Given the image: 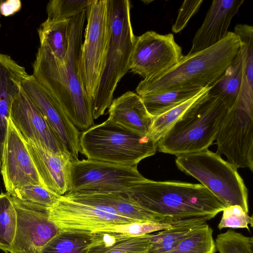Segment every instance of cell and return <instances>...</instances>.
<instances>
[{
  "instance_id": "18",
  "label": "cell",
  "mask_w": 253,
  "mask_h": 253,
  "mask_svg": "<svg viewBox=\"0 0 253 253\" xmlns=\"http://www.w3.org/2000/svg\"><path fill=\"white\" fill-rule=\"evenodd\" d=\"M244 0H214L202 25L196 32L188 54L208 48L224 39L233 17Z\"/></svg>"
},
{
  "instance_id": "3",
  "label": "cell",
  "mask_w": 253,
  "mask_h": 253,
  "mask_svg": "<svg viewBox=\"0 0 253 253\" xmlns=\"http://www.w3.org/2000/svg\"><path fill=\"white\" fill-rule=\"evenodd\" d=\"M126 194L148 210L175 220H208L227 207L201 184L146 179Z\"/></svg>"
},
{
  "instance_id": "9",
  "label": "cell",
  "mask_w": 253,
  "mask_h": 253,
  "mask_svg": "<svg viewBox=\"0 0 253 253\" xmlns=\"http://www.w3.org/2000/svg\"><path fill=\"white\" fill-rule=\"evenodd\" d=\"M146 179L137 167L89 159L74 160L71 169L70 188L65 194H126Z\"/></svg>"
},
{
  "instance_id": "14",
  "label": "cell",
  "mask_w": 253,
  "mask_h": 253,
  "mask_svg": "<svg viewBox=\"0 0 253 253\" xmlns=\"http://www.w3.org/2000/svg\"><path fill=\"white\" fill-rule=\"evenodd\" d=\"M0 173L5 190L11 195L26 185H41V181L26 142L10 118L4 143Z\"/></svg>"
},
{
  "instance_id": "12",
  "label": "cell",
  "mask_w": 253,
  "mask_h": 253,
  "mask_svg": "<svg viewBox=\"0 0 253 253\" xmlns=\"http://www.w3.org/2000/svg\"><path fill=\"white\" fill-rule=\"evenodd\" d=\"M253 112L235 106L228 110L215 137L216 153L238 168L253 170Z\"/></svg>"
},
{
  "instance_id": "30",
  "label": "cell",
  "mask_w": 253,
  "mask_h": 253,
  "mask_svg": "<svg viewBox=\"0 0 253 253\" xmlns=\"http://www.w3.org/2000/svg\"><path fill=\"white\" fill-rule=\"evenodd\" d=\"M197 94L153 118L148 135L155 142L161 139L200 97L205 88Z\"/></svg>"
},
{
  "instance_id": "21",
  "label": "cell",
  "mask_w": 253,
  "mask_h": 253,
  "mask_svg": "<svg viewBox=\"0 0 253 253\" xmlns=\"http://www.w3.org/2000/svg\"><path fill=\"white\" fill-rule=\"evenodd\" d=\"M65 195L78 200L111 207L120 215L136 222L163 221L174 223L179 220L166 217L148 210L139 205L126 194Z\"/></svg>"
},
{
  "instance_id": "35",
  "label": "cell",
  "mask_w": 253,
  "mask_h": 253,
  "mask_svg": "<svg viewBox=\"0 0 253 253\" xmlns=\"http://www.w3.org/2000/svg\"><path fill=\"white\" fill-rule=\"evenodd\" d=\"M176 222H135L108 227L100 232H115L132 236H141L169 229Z\"/></svg>"
},
{
  "instance_id": "13",
  "label": "cell",
  "mask_w": 253,
  "mask_h": 253,
  "mask_svg": "<svg viewBox=\"0 0 253 253\" xmlns=\"http://www.w3.org/2000/svg\"><path fill=\"white\" fill-rule=\"evenodd\" d=\"M11 198L17 213V227L9 253H36L60 230L49 218V208Z\"/></svg>"
},
{
  "instance_id": "19",
  "label": "cell",
  "mask_w": 253,
  "mask_h": 253,
  "mask_svg": "<svg viewBox=\"0 0 253 253\" xmlns=\"http://www.w3.org/2000/svg\"><path fill=\"white\" fill-rule=\"evenodd\" d=\"M29 74L24 67L6 54L0 53V166L7 133L12 105Z\"/></svg>"
},
{
  "instance_id": "2",
  "label": "cell",
  "mask_w": 253,
  "mask_h": 253,
  "mask_svg": "<svg viewBox=\"0 0 253 253\" xmlns=\"http://www.w3.org/2000/svg\"><path fill=\"white\" fill-rule=\"evenodd\" d=\"M239 37L228 32L215 44L181 58L162 74L143 79L136 87L139 96L168 91L201 90L211 86L223 74L240 48Z\"/></svg>"
},
{
  "instance_id": "31",
  "label": "cell",
  "mask_w": 253,
  "mask_h": 253,
  "mask_svg": "<svg viewBox=\"0 0 253 253\" xmlns=\"http://www.w3.org/2000/svg\"><path fill=\"white\" fill-rule=\"evenodd\" d=\"M212 232L207 224L170 250L162 253H215L216 250Z\"/></svg>"
},
{
  "instance_id": "28",
  "label": "cell",
  "mask_w": 253,
  "mask_h": 253,
  "mask_svg": "<svg viewBox=\"0 0 253 253\" xmlns=\"http://www.w3.org/2000/svg\"><path fill=\"white\" fill-rule=\"evenodd\" d=\"M201 90L168 91L140 96L148 113L154 118L190 98Z\"/></svg>"
},
{
  "instance_id": "25",
  "label": "cell",
  "mask_w": 253,
  "mask_h": 253,
  "mask_svg": "<svg viewBox=\"0 0 253 253\" xmlns=\"http://www.w3.org/2000/svg\"><path fill=\"white\" fill-rule=\"evenodd\" d=\"M242 54L239 50L221 76L211 86L209 95L219 96L226 107L231 109L237 104L242 83Z\"/></svg>"
},
{
  "instance_id": "37",
  "label": "cell",
  "mask_w": 253,
  "mask_h": 253,
  "mask_svg": "<svg viewBox=\"0 0 253 253\" xmlns=\"http://www.w3.org/2000/svg\"><path fill=\"white\" fill-rule=\"evenodd\" d=\"M203 2V0L184 1L172 26L171 30L174 33H179L184 29L190 19L199 9Z\"/></svg>"
},
{
  "instance_id": "23",
  "label": "cell",
  "mask_w": 253,
  "mask_h": 253,
  "mask_svg": "<svg viewBox=\"0 0 253 253\" xmlns=\"http://www.w3.org/2000/svg\"><path fill=\"white\" fill-rule=\"evenodd\" d=\"M233 32L239 38L242 54V83L235 106L253 112V27L238 24Z\"/></svg>"
},
{
  "instance_id": "15",
  "label": "cell",
  "mask_w": 253,
  "mask_h": 253,
  "mask_svg": "<svg viewBox=\"0 0 253 253\" xmlns=\"http://www.w3.org/2000/svg\"><path fill=\"white\" fill-rule=\"evenodd\" d=\"M21 85L26 95L46 119L66 150L73 160L78 159L80 152L79 130L32 75H28Z\"/></svg>"
},
{
  "instance_id": "11",
  "label": "cell",
  "mask_w": 253,
  "mask_h": 253,
  "mask_svg": "<svg viewBox=\"0 0 253 253\" xmlns=\"http://www.w3.org/2000/svg\"><path fill=\"white\" fill-rule=\"evenodd\" d=\"M183 56L172 34L152 31L136 37L129 61V70L144 79L157 77L175 65Z\"/></svg>"
},
{
  "instance_id": "22",
  "label": "cell",
  "mask_w": 253,
  "mask_h": 253,
  "mask_svg": "<svg viewBox=\"0 0 253 253\" xmlns=\"http://www.w3.org/2000/svg\"><path fill=\"white\" fill-rule=\"evenodd\" d=\"M87 253H147L150 234L132 236L115 232L92 233Z\"/></svg>"
},
{
  "instance_id": "36",
  "label": "cell",
  "mask_w": 253,
  "mask_h": 253,
  "mask_svg": "<svg viewBox=\"0 0 253 253\" xmlns=\"http://www.w3.org/2000/svg\"><path fill=\"white\" fill-rule=\"evenodd\" d=\"M222 216L218 225V228H245L250 231L249 225H253V218L239 206H230L222 211Z\"/></svg>"
},
{
  "instance_id": "7",
  "label": "cell",
  "mask_w": 253,
  "mask_h": 253,
  "mask_svg": "<svg viewBox=\"0 0 253 253\" xmlns=\"http://www.w3.org/2000/svg\"><path fill=\"white\" fill-rule=\"evenodd\" d=\"M175 164L197 179L227 207L238 205L248 213V193L237 168L208 149L176 156Z\"/></svg>"
},
{
  "instance_id": "10",
  "label": "cell",
  "mask_w": 253,
  "mask_h": 253,
  "mask_svg": "<svg viewBox=\"0 0 253 253\" xmlns=\"http://www.w3.org/2000/svg\"><path fill=\"white\" fill-rule=\"evenodd\" d=\"M49 218L60 231L92 234L115 225L136 221L125 217L111 207L61 196L49 209Z\"/></svg>"
},
{
  "instance_id": "4",
  "label": "cell",
  "mask_w": 253,
  "mask_h": 253,
  "mask_svg": "<svg viewBox=\"0 0 253 253\" xmlns=\"http://www.w3.org/2000/svg\"><path fill=\"white\" fill-rule=\"evenodd\" d=\"M207 86L196 101L157 142V150L176 156L199 152L212 144L229 109Z\"/></svg>"
},
{
  "instance_id": "27",
  "label": "cell",
  "mask_w": 253,
  "mask_h": 253,
  "mask_svg": "<svg viewBox=\"0 0 253 253\" xmlns=\"http://www.w3.org/2000/svg\"><path fill=\"white\" fill-rule=\"evenodd\" d=\"M92 236L87 233L60 231L36 253H87Z\"/></svg>"
},
{
  "instance_id": "26",
  "label": "cell",
  "mask_w": 253,
  "mask_h": 253,
  "mask_svg": "<svg viewBox=\"0 0 253 253\" xmlns=\"http://www.w3.org/2000/svg\"><path fill=\"white\" fill-rule=\"evenodd\" d=\"M70 18L64 20L46 19L38 29L40 47L48 49L59 60H63L68 49Z\"/></svg>"
},
{
  "instance_id": "1",
  "label": "cell",
  "mask_w": 253,
  "mask_h": 253,
  "mask_svg": "<svg viewBox=\"0 0 253 253\" xmlns=\"http://www.w3.org/2000/svg\"><path fill=\"white\" fill-rule=\"evenodd\" d=\"M86 10L70 18L69 45L62 60L39 47L33 63V76L48 92L65 115L83 131L94 125L90 99L79 74L82 33Z\"/></svg>"
},
{
  "instance_id": "20",
  "label": "cell",
  "mask_w": 253,
  "mask_h": 253,
  "mask_svg": "<svg viewBox=\"0 0 253 253\" xmlns=\"http://www.w3.org/2000/svg\"><path fill=\"white\" fill-rule=\"evenodd\" d=\"M108 113L111 122L143 135L148 134L153 121L141 97L130 91L113 100Z\"/></svg>"
},
{
  "instance_id": "29",
  "label": "cell",
  "mask_w": 253,
  "mask_h": 253,
  "mask_svg": "<svg viewBox=\"0 0 253 253\" xmlns=\"http://www.w3.org/2000/svg\"><path fill=\"white\" fill-rule=\"evenodd\" d=\"M17 227V213L11 195L0 194V250L10 252Z\"/></svg>"
},
{
  "instance_id": "16",
  "label": "cell",
  "mask_w": 253,
  "mask_h": 253,
  "mask_svg": "<svg viewBox=\"0 0 253 253\" xmlns=\"http://www.w3.org/2000/svg\"><path fill=\"white\" fill-rule=\"evenodd\" d=\"M10 118L25 141H31L55 153L69 154L42 113L22 88L13 102Z\"/></svg>"
},
{
  "instance_id": "32",
  "label": "cell",
  "mask_w": 253,
  "mask_h": 253,
  "mask_svg": "<svg viewBox=\"0 0 253 253\" xmlns=\"http://www.w3.org/2000/svg\"><path fill=\"white\" fill-rule=\"evenodd\" d=\"M215 244L220 253H253V238L232 229L218 234Z\"/></svg>"
},
{
  "instance_id": "38",
  "label": "cell",
  "mask_w": 253,
  "mask_h": 253,
  "mask_svg": "<svg viewBox=\"0 0 253 253\" xmlns=\"http://www.w3.org/2000/svg\"><path fill=\"white\" fill-rule=\"evenodd\" d=\"M21 6L20 0H3L0 5L1 15L4 16L12 15L21 9Z\"/></svg>"
},
{
  "instance_id": "24",
  "label": "cell",
  "mask_w": 253,
  "mask_h": 253,
  "mask_svg": "<svg viewBox=\"0 0 253 253\" xmlns=\"http://www.w3.org/2000/svg\"><path fill=\"white\" fill-rule=\"evenodd\" d=\"M207 221L202 217L181 219L169 229L150 234V246L147 253H162L170 250L206 226Z\"/></svg>"
},
{
  "instance_id": "34",
  "label": "cell",
  "mask_w": 253,
  "mask_h": 253,
  "mask_svg": "<svg viewBox=\"0 0 253 253\" xmlns=\"http://www.w3.org/2000/svg\"><path fill=\"white\" fill-rule=\"evenodd\" d=\"M91 0H52L46 5L47 19L64 20L73 17L86 10Z\"/></svg>"
},
{
  "instance_id": "33",
  "label": "cell",
  "mask_w": 253,
  "mask_h": 253,
  "mask_svg": "<svg viewBox=\"0 0 253 253\" xmlns=\"http://www.w3.org/2000/svg\"><path fill=\"white\" fill-rule=\"evenodd\" d=\"M10 195L20 200L48 208L52 207L61 196L53 193L42 185L32 184L19 187Z\"/></svg>"
},
{
  "instance_id": "8",
  "label": "cell",
  "mask_w": 253,
  "mask_h": 253,
  "mask_svg": "<svg viewBox=\"0 0 253 253\" xmlns=\"http://www.w3.org/2000/svg\"><path fill=\"white\" fill-rule=\"evenodd\" d=\"M87 24L82 43L79 74L90 102L103 73L110 35L108 0H93L86 10Z\"/></svg>"
},
{
  "instance_id": "39",
  "label": "cell",
  "mask_w": 253,
  "mask_h": 253,
  "mask_svg": "<svg viewBox=\"0 0 253 253\" xmlns=\"http://www.w3.org/2000/svg\"><path fill=\"white\" fill-rule=\"evenodd\" d=\"M3 0H0V15H1V13H0V5H1V4L2 3V2H3ZM1 28V24H0V29Z\"/></svg>"
},
{
  "instance_id": "5",
  "label": "cell",
  "mask_w": 253,
  "mask_h": 253,
  "mask_svg": "<svg viewBox=\"0 0 253 253\" xmlns=\"http://www.w3.org/2000/svg\"><path fill=\"white\" fill-rule=\"evenodd\" d=\"M110 35L104 68L95 96L91 102L93 120L110 106L118 83L129 70V61L135 42L128 0H108Z\"/></svg>"
},
{
  "instance_id": "6",
  "label": "cell",
  "mask_w": 253,
  "mask_h": 253,
  "mask_svg": "<svg viewBox=\"0 0 253 253\" xmlns=\"http://www.w3.org/2000/svg\"><path fill=\"white\" fill-rule=\"evenodd\" d=\"M80 152L87 159L137 167L157 150V143L148 135L119 126L108 120L93 125L80 136Z\"/></svg>"
},
{
  "instance_id": "17",
  "label": "cell",
  "mask_w": 253,
  "mask_h": 253,
  "mask_svg": "<svg viewBox=\"0 0 253 253\" xmlns=\"http://www.w3.org/2000/svg\"><path fill=\"white\" fill-rule=\"evenodd\" d=\"M26 142L43 186L58 196L65 194L70 188L71 169L74 160L71 155L55 153L31 141Z\"/></svg>"
}]
</instances>
